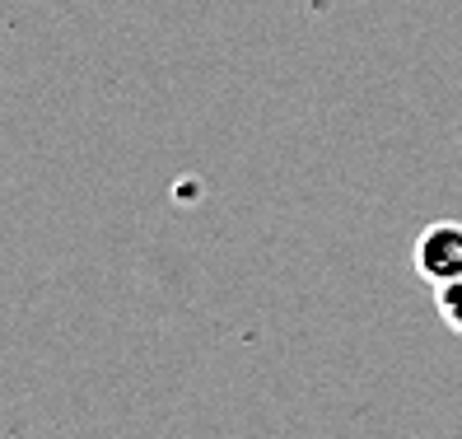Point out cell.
<instances>
[{"label":"cell","instance_id":"6da1fadb","mask_svg":"<svg viewBox=\"0 0 462 439\" xmlns=\"http://www.w3.org/2000/svg\"><path fill=\"white\" fill-rule=\"evenodd\" d=\"M411 266L425 285H448L462 276V225L457 220H434L411 243Z\"/></svg>","mask_w":462,"mask_h":439},{"label":"cell","instance_id":"7a4b0ae2","mask_svg":"<svg viewBox=\"0 0 462 439\" xmlns=\"http://www.w3.org/2000/svg\"><path fill=\"white\" fill-rule=\"evenodd\" d=\"M434 304H439V318H444V322L453 327V332L462 337V276L434 290Z\"/></svg>","mask_w":462,"mask_h":439}]
</instances>
